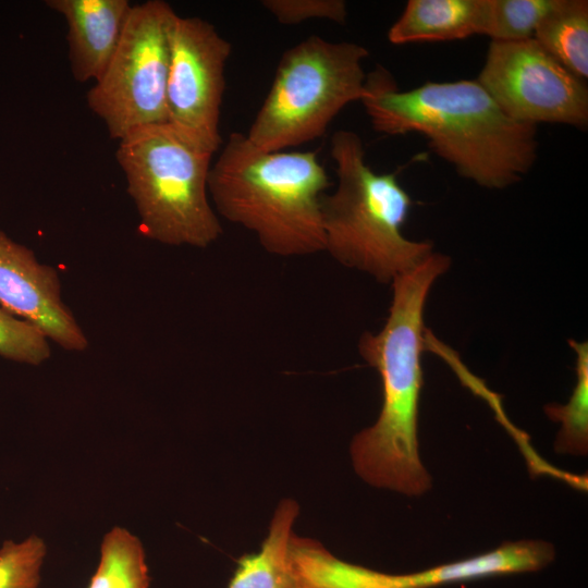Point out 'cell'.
<instances>
[{
    "label": "cell",
    "instance_id": "cell-12",
    "mask_svg": "<svg viewBox=\"0 0 588 588\" xmlns=\"http://www.w3.org/2000/svg\"><path fill=\"white\" fill-rule=\"evenodd\" d=\"M483 0H409L388 30L393 45L452 41L482 33Z\"/></svg>",
    "mask_w": 588,
    "mask_h": 588
},
{
    "label": "cell",
    "instance_id": "cell-22",
    "mask_svg": "<svg viewBox=\"0 0 588 588\" xmlns=\"http://www.w3.org/2000/svg\"><path fill=\"white\" fill-rule=\"evenodd\" d=\"M260 3L283 25H297L318 19L344 24L348 14L343 0H262Z\"/></svg>",
    "mask_w": 588,
    "mask_h": 588
},
{
    "label": "cell",
    "instance_id": "cell-15",
    "mask_svg": "<svg viewBox=\"0 0 588 588\" xmlns=\"http://www.w3.org/2000/svg\"><path fill=\"white\" fill-rule=\"evenodd\" d=\"M555 552L543 540H518L502 543L494 550L433 566L438 586L478 578L510 575L541 569L551 563Z\"/></svg>",
    "mask_w": 588,
    "mask_h": 588
},
{
    "label": "cell",
    "instance_id": "cell-21",
    "mask_svg": "<svg viewBox=\"0 0 588 588\" xmlns=\"http://www.w3.org/2000/svg\"><path fill=\"white\" fill-rule=\"evenodd\" d=\"M50 354L48 339L40 330L0 307V356L37 366Z\"/></svg>",
    "mask_w": 588,
    "mask_h": 588
},
{
    "label": "cell",
    "instance_id": "cell-7",
    "mask_svg": "<svg viewBox=\"0 0 588 588\" xmlns=\"http://www.w3.org/2000/svg\"><path fill=\"white\" fill-rule=\"evenodd\" d=\"M175 15L163 0L133 4L118 48L87 93L89 109L120 140L131 132L168 122L170 26Z\"/></svg>",
    "mask_w": 588,
    "mask_h": 588
},
{
    "label": "cell",
    "instance_id": "cell-19",
    "mask_svg": "<svg viewBox=\"0 0 588 588\" xmlns=\"http://www.w3.org/2000/svg\"><path fill=\"white\" fill-rule=\"evenodd\" d=\"M559 0H483L482 33L491 40L534 38L540 22Z\"/></svg>",
    "mask_w": 588,
    "mask_h": 588
},
{
    "label": "cell",
    "instance_id": "cell-11",
    "mask_svg": "<svg viewBox=\"0 0 588 588\" xmlns=\"http://www.w3.org/2000/svg\"><path fill=\"white\" fill-rule=\"evenodd\" d=\"M46 5L68 24L73 77L95 83L118 48L133 4L128 0H47Z\"/></svg>",
    "mask_w": 588,
    "mask_h": 588
},
{
    "label": "cell",
    "instance_id": "cell-1",
    "mask_svg": "<svg viewBox=\"0 0 588 588\" xmlns=\"http://www.w3.org/2000/svg\"><path fill=\"white\" fill-rule=\"evenodd\" d=\"M360 102L373 130L420 134L460 175L486 188L518 182L537 159V125L510 118L477 81L427 82L400 90L378 65L366 76Z\"/></svg>",
    "mask_w": 588,
    "mask_h": 588
},
{
    "label": "cell",
    "instance_id": "cell-14",
    "mask_svg": "<svg viewBox=\"0 0 588 588\" xmlns=\"http://www.w3.org/2000/svg\"><path fill=\"white\" fill-rule=\"evenodd\" d=\"M297 514L298 504L294 500L279 503L260 550L238 560L228 588H303L289 554Z\"/></svg>",
    "mask_w": 588,
    "mask_h": 588
},
{
    "label": "cell",
    "instance_id": "cell-10",
    "mask_svg": "<svg viewBox=\"0 0 588 588\" xmlns=\"http://www.w3.org/2000/svg\"><path fill=\"white\" fill-rule=\"evenodd\" d=\"M0 307L40 330L68 351L82 352L88 340L61 298L58 271L0 230Z\"/></svg>",
    "mask_w": 588,
    "mask_h": 588
},
{
    "label": "cell",
    "instance_id": "cell-5",
    "mask_svg": "<svg viewBox=\"0 0 588 588\" xmlns=\"http://www.w3.org/2000/svg\"><path fill=\"white\" fill-rule=\"evenodd\" d=\"M212 156L169 123L137 128L119 140L117 161L143 235L198 248L221 236L223 229L208 194Z\"/></svg>",
    "mask_w": 588,
    "mask_h": 588
},
{
    "label": "cell",
    "instance_id": "cell-20",
    "mask_svg": "<svg viewBox=\"0 0 588 588\" xmlns=\"http://www.w3.org/2000/svg\"><path fill=\"white\" fill-rule=\"evenodd\" d=\"M47 554L42 538L5 540L0 547V588H37Z\"/></svg>",
    "mask_w": 588,
    "mask_h": 588
},
{
    "label": "cell",
    "instance_id": "cell-17",
    "mask_svg": "<svg viewBox=\"0 0 588 588\" xmlns=\"http://www.w3.org/2000/svg\"><path fill=\"white\" fill-rule=\"evenodd\" d=\"M149 581L139 538L120 526L107 531L97 569L87 588H148Z\"/></svg>",
    "mask_w": 588,
    "mask_h": 588
},
{
    "label": "cell",
    "instance_id": "cell-8",
    "mask_svg": "<svg viewBox=\"0 0 588 588\" xmlns=\"http://www.w3.org/2000/svg\"><path fill=\"white\" fill-rule=\"evenodd\" d=\"M477 82L510 118L588 125V89L534 38L491 40Z\"/></svg>",
    "mask_w": 588,
    "mask_h": 588
},
{
    "label": "cell",
    "instance_id": "cell-9",
    "mask_svg": "<svg viewBox=\"0 0 588 588\" xmlns=\"http://www.w3.org/2000/svg\"><path fill=\"white\" fill-rule=\"evenodd\" d=\"M169 41L167 123L215 154L222 144L219 121L231 44L208 21L176 13Z\"/></svg>",
    "mask_w": 588,
    "mask_h": 588
},
{
    "label": "cell",
    "instance_id": "cell-3",
    "mask_svg": "<svg viewBox=\"0 0 588 588\" xmlns=\"http://www.w3.org/2000/svg\"><path fill=\"white\" fill-rule=\"evenodd\" d=\"M330 180L315 151H264L233 132L208 175L217 215L282 257L324 250L321 200Z\"/></svg>",
    "mask_w": 588,
    "mask_h": 588
},
{
    "label": "cell",
    "instance_id": "cell-13",
    "mask_svg": "<svg viewBox=\"0 0 588 588\" xmlns=\"http://www.w3.org/2000/svg\"><path fill=\"white\" fill-rule=\"evenodd\" d=\"M289 554L303 588H416L414 573L387 574L344 562L318 541L294 532Z\"/></svg>",
    "mask_w": 588,
    "mask_h": 588
},
{
    "label": "cell",
    "instance_id": "cell-6",
    "mask_svg": "<svg viewBox=\"0 0 588 588\" xmlns=\"http://www.w3.org/2000/svg\"><path fill=\"white\" fill-rule=\"evenodd\" d=\"M368 54L362 45L316 35L287 49L247 139L260 150L281 151L322 137L345 106L364 97Z\"/></svg>",
    "mask_w": 588,
    "mask_h": 588
},
{
    "label": "cell",
    "instance_id": "cell-16",
    "mask_svg": "<svg viewBox=\"0 0 588 588\" xmlns=\"http://www.w3.org/2000/svg\"><path fill=\"white\" fill-rule=\"evenodd\" d=\"M534 39L578 78L588 76V2L559 0L540 22Z\"/></svg>",
    "mask_w": 588,
    "mask_h": 588
},
{
    "label": "cell",
    "instance_id": "cell-4",
    "mask_svg": "<svg viewBox=\"0 0 588 588\" xmlns=\"http://www.w3.org/2000/svg\"><path fill=\"white\" fill-rule=\"evenodd\" d=\"M330 155L338 184L321 200L324 250L342 266L391 284L433 253L430 242L403 234L413 200L395 173L368 166L357 133L335 132Z\"/></svg>",
    "mask_w": 588,
    "mask_h": 588
},
{
    "label": "cell",
    "instance_id": "cell-18",
    "mask_svg": "<svg viewBox=\"0 0 588 588\" xmlns=\"http://www.w3.org/2000/svg\"><path fill=\"white\" fill-rule=\"evenodd\" d=\"M568 344L576 354V384L565 405L549 404L544 412L550 419L562 424L555 451L584 455L588 449V344L575 340H568Z\"/></svg>",
    "mask_w": 588,
    "mask_h": 588
},
{
    "label": "cell",
    "instance_id": "cell-2",
    "mask_svg": "<svg viewBox=\"0 0 588 588\" xmlns=\"http://www.w3.org/2000/svg\"><path fill=\"white\" fill-rule=\"evenodd\" d=\"M450 262L449 257L432 253L396 277L384 326L377 333L365 332L358 343L360 356L380 376L382 405L377 421L352 441L354 468L368 483L406 495L422 494L431 485L419 457L417 432L424 308L433 282Z\"/></svg>",
    "mask_w": 588,
    "mask_h": 588
}]
</instances>
